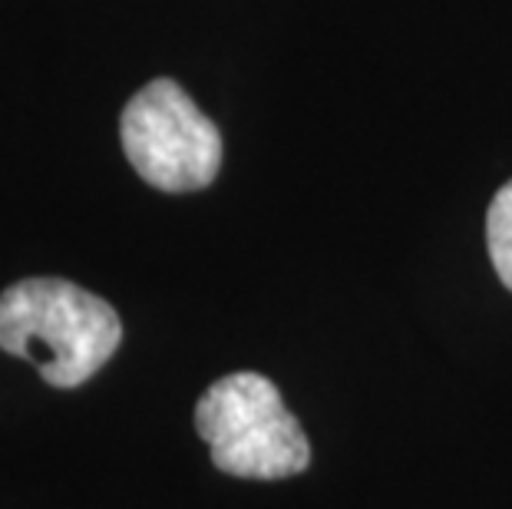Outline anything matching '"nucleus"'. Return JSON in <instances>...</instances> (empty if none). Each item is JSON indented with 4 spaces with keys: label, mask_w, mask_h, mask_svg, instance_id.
<instances>
[{
    "label": "nucleus",
    "mask_w": 512,
    "mask_h": 509,
    "mask_svg": "<svg viewBox=\"0 0 512 509\" xmlns=\"http://www.w3.org/2000/svg\"><path fill=\"white\" fill-rule=\"evenodd\" d=\"M123 153L143 182L162 192L212 186L222 169V133L176 80L143 86L119 116Z\"/></svg>",
    "instance_id": "obj_3"
},
{
    "label": "nucleus",
    "mask_w": 512,
    "mask_h": 509,
    "mask_svg": "<svg viewBox=\"0 0 512 509\" xmlns=\"http://www.w3.org/2000/svg\"><path fill=\"white\" fill-rule=\"evenodd\" d=\"M195 430L209 443L215 470L242 480H285L304 473L311 443L265 374L235 371L195 404Z\"/></svg>",
    "instance_id": "obj_2"
},
{
    "label": "nucleus",
    "mask_w": 512,
    "mask_h": 509,
    "mask_svg": "<svg viewBox=\"0 0 512 509\" xmlns=\"http://www.w3.org/2000/svg\"><path fill=\"white\" fill-rule=\"evenodd\" d=\"M123 321L67 278H24L0 291V351L24 357L53 387H80L116 354Z\"/></svg>",
    "instance_id": "obj_1"
},
{
    "label": "nucleus",
    "mask_w": 512,
    "mask_h": 509,
    "mask_svg": "<svg viewBox=\"0 0 512 509\" xmlns=\"http://www.w3.org/2000/svg\"><path fill=\"white\" fill-rule=\"evenodd\" d=\"M486 242H489V258H493L499 281L512 291V179L496 192L493 202H489Z\"/></svg>",
    "instance_id": "obj_4"
}]
</instances>
